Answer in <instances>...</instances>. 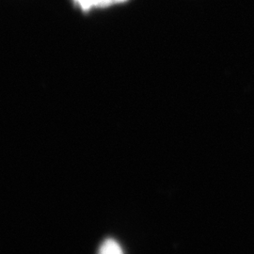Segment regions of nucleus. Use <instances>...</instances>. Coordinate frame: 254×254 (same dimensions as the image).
<instances>
[{
	"label": "nucleus",
	"mask_w": 254,
	"mask_h": 254,
	"mask_svg": "<svg viewBox=\"0 0 254 254\" xmlns=\"http://www.w3.org/2000/svg\"><path fill=\"white\" fill-rule=\"evenodd\" d=\"M97 254H124V251L116 240L109 238L101 244Z\"/></svg>",
	"instance_id": "1"
},
{
	"label": "nucleus",
	"mask_w": 254,
	"mask_h": 254,
	"mask_svg": "<svg viewBox=\"0 0 254 254\" xmlns=\"http://www.w3.org/2000/svg\"><path fill=\"white\" fill-rule=\"evenodd\" d=\"M82 10L88 11L91 8H106L109 7L107 0H73Z\"/></svg>",
	"instance_id": "2"
},
{
	"label": "nucleus",
	"mask_w": 254,
	"mask_h": 254,
	"mask_svg": "<svg viewBox=\"0 0 254 254\" xmlns=\"http://www.w3.org/2000/svg\"><path fill=\"white\" fill-rule=\"evenodd\" d=\"M108 1V5L111 6L113 4H116V3H122V2H126L127 0H107Z\"/></svg>",
	"instance_id": "3"
}]
</instances>
